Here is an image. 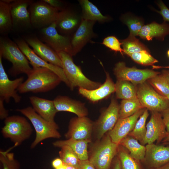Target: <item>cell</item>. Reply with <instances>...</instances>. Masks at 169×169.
<instances>
[{"mask_svg":"<svg viewBox=\"0 0 169 169\" xmlns=\"http://www.w3.org/2000/svg\"><path fill=\"white\" fill-rule=\"evenodd\" d=\"M33 69L27 79L18 88L19 93L47 92L54 89L62 81L57 75L48 69Z\"/></svg>","mask_w":169,"mask_h":169,"instance_id":"obj_1","label":"cell"},{"mask_svg":"<svg viewBox=\"0 0 169 169\" xmlns=\"http://www.w3.org/2000/svg\"><path fill=\"white\" fill-rule=\"evenodd\" d=\"M0 55L12 63L9 73L13 76L22 73L28 76L33 70L29 61L16 43L6 36L0 38Z\"/></svg>","mask_w":169,"mask_h":169,"instance_id":"obj_2","label":"cell"},{"mask_svg":"<svg viewBox=\"0 0 169 169\" xmlns=\"http://www.w3.org/2000/svg\"><path fill=\"white\" fill-rule=\"evenodd\" d=\"M57 53L61 60L62 69L71 90L76 87L93 90L102 85L100 82L92 81L87 78L80 68L74 63L72 56L64 52Z\"/></svg>","mask_w":169,"mask_h":169,"instance_id":"obj_3","label":"cell"},{"mask_svg":"<svg viewBox=\"0 0 169 169\" xmlns=\"http://www.w3.org/2000/svg\"><path fill=\"white\" fill-rule=\"evenodd\" d=\"M16 110L27 117L32 124L36 132V137L31 144L30 148L33 149L41 141L48 138H59L61 136L58 131V125L49 122L37 114L33 107L29 106Z\"/></svg>","mask_w":169,"mask_h":169,"instance_id":"obj_4","label":"cell"},{"mask_svg":"<svg viewBox=\"0 0 169 169\" xmlns=\"http://www.w3.org/2000/svg\"><path fill=\"white\" fill-rule=\"evenodd\" d=\"M118 146L112 141L108 134L104 135L93 146L88 160L96 169H110Z\"/></svg>","mask_w":169,"mask_h":169,"instance_id":"obj_5","label":"cell"},{"mask_svg":"<svg viewBox=\"0 0 169 169\" xmlns=\"http://www.w3.org/2000/svg\"><path fill=\"white\" fill-rule=\"evenodd\" d=\"M1 128L3 137L9 138L18 146L31 136L33 131L30 123L24 117L14 115L8 117Z\"/></svg>","mask_w":169,"mask_h":169,"instance_id":"obj_6","label":"cell"},{"mask_svg":"<svg viewBox=\"0 0 169 169\" xmlns=\"http://www.w3.org/2000/svg\"><path fill=\"white\" fill-rule=\"evenodd\" d=\"M136 88L137 97L144 108L161 113L169 107V100L159 94L146 81L136 85Z\"/></svg>","mask_w":169,"mask_h":169,"instance_id":"obj_7","label":"cell"},{"mask_svg":"<svg viewBox=\"0 0 169 169\" xmlns=\"http://www.w3.org/2000/svg\"><path fill=\"white\" fill-rule=\"evenodd\" d=\"M32 26L42 29L55 22L59 10L43 0L33 2L29 6Z\"/></svg>","mask_w":169,"mask_h":169,"instance_id":"obj_8","label":"cell"},{"mask_svg":"<svg viewBox=\"0 0 169 169\" xmlns=\"http://www.w3.org/2000/svg\"><path fill=\"white\" fill-rule=\"evenodd\" d=\"M113 71L117 80L127 81L136 85L161 73L152 69H140L135 67H128L123 62H119L116 63Z\"/></svg>","mask_w":169,"mask_h":169,"instance_id":"obj_9","label":"cell"},{"mask_svg":"<svg viewBox=\"0 0 169 169\" xmlns=\"http://www.w3.org/2000/svg\"><path fill=\"white\" fill-rule=\"evenodd\" d=\"M40 31L42 40L56 53L64 52L73 56L71 37L60 34L56 28L55 22Z\"/></svg>","mask_w":169,"mask_h":169,"instance_id":"obj_10","label":"cell"},{"mask_svg":"<svg viewBox=\"0 0 169 169\" xmlns=\"http://www.w3.org/2000/svg\"><path fill=\"white\" fill-rule=\"evenodd\" d=\"M119 105L114 97L108 107L101 113L98 120L94 123L97 138L100 140L114 127L119 119Z\"/></svg>","mask_w":169,"mask_h":169,"instance_id":"obj_11","label":"cell"},{"mask_svg":"<svg viewBox=\"0 0 169 169\" xmlns=\"http://www.w3.org/2000/svg\"><path fill=\"white\" fill-rule=\"evenodd\" d=\"M15 42L26 57L33 68L42 67L50 70L57 75L62 81L69 87V83L62 68L47 62L41 59L30 48L24 39H17Z\"/></svg>","mask_w":169,"mask_h":169,"instance_id":"obj_12","label":"cell"},{"mask_svg":"<svg viewBox=\"0 0 169 169\" xmlns=\"http://www.w3.org/2000/svg\"><path fill=\"white\" fill-rule=\"evenodd\" d=\"M33 2L31 0H14L9 4L13 29H27L32 26L28 7Z\"/></svg>","mask_w":169,"mask_h":169,"instance_id":"obj_13","label":"cell"},{"mask_svg":"<svg viewBox=\"0 0 169 169\" xmlns=\"http://www.w3.org/2000/svg\"><path fill=\"white\" fill-rule=\"evenodd\" d=\"M0 55V98L7 103L12 98L16 103L19 102L21 97L17 93L18 89L23 82V76L13 80H10L5 72Z\"/></svg>","mask_w":169,"mask_h":169,"instance_id":"obj_14","label":"cell"},{"mask_svg":"<svg viewBox=\"0 0 169 169\" xmlns=\"http://www.w3.org/2000/svg\"><path fill=\"white\" fill-rule=\"evenodd\" d=\"M96 22L83 19L71 37L72 56L79 52L85 45L97 35L93 30Z\"/></svg>","mask_w":169,"mask_h":169,"instance_id":"obj_15","label":"cell"},{"mask_svg":"<svg viewBox=\"0 0 169 169\" xmlns=\"http://www.w3.org/2000/svg\"><path fill=\"white\" fill-rule=\"evenodd\" d=\"M94 125V123L86 116L73 118L65 136L67 139L90 140Z\"/></svg>","mask_w":169,"mask_h":169,"instance_id":"obj_16","label":"cell"},{"mask_svg":"<svg viewBox=\"0 0 169 169\" xmlns=\"http://www.w3.org/2000/svg\"><path fill=\"white\" fill-rule=\"evenodd\" d=\"M150 119L146 125V131L141 144H151L163 140L167 133L161 113L151 112Z\"/></svg>","mask_w":169,"mask_h":169,"instance_id":"obj_17","label":"cell"},{"mask_svg":"<svg viewBox=\"0 0 169 169\" xmlns=\"http://www.w3.org/2000/svg\"><path fill=\"white\" fill-rule=\"evenodd\" d=\"M82 18L72 10L65 8L59 11L55 21L56 28L63 35L69 36L80 25Z\"/></svg>","mask_w":169,"mask_h":169,"instance_id":"obj_18","label":"cell"},{"mask_svg":"<svg viewBox=\"0 0 169 169\" xmlns=\"http://www.w3.org/2000/svg\"><path fill=\"white\" fill-rule=\"evenodd\" d=\"M145 109L139 110L129 117L119 119L114 128L108 133L114 143L119 145L121 140L133 130L137 121Z\"/></svg>","mask_w":169,"mask_h":169,"instance_id":"obj_19","label":"cell"},{"mask_svg":"<svg viewBox=\"0 0 169 169\" xmlns=\"http://www.w3.org/2000/svg\"><path fill=\"white\" fill-rule=\"evenodd\" d=\"M24 39L28 45L32 47L35 54L41 59L62 68V62L58 54L47 44L35 36H26Z\"/></svg>","mask_w":169,"mask_h":169,"instance_id":"obj_20","label":"cell"},{"mask_svg":"<svg viewBox=\"0 0 169 169\" xmlns=\"http://www.w3.org/2000/svg\"><path fill=\"white\" fill-rule=\"evenodd\" d=\"M144 161L151 168L169 163V146L154 144H147Z\"/></svg>","mask_w":169,"mask_h":169,"instance_id":"obj_21","label":"cell"},{"mask_svg":"<svg viewBox=\"0 0 169 169\" xmlns=\"http://www.w3.org/2000/svg\"><path fill=\"white\" fill-rule=\"evenodd\" d=\"M106 79L98 88L93 90L79 88V93L90 101L95 103L101 100L115 92V85L109 73L105 71Z\"/></svg>","mask_w":169,"mask_h":169,"instance_id":"obj_22","label":"cell"},{"mask_svg":"<svg viewBox=\"0 0 169 169\" xmlns=\"http://www.w3.org/2000/svg\"><path fill=\"white\" fill-rule=\"evenodd\" d=\"M53 101L57 112L72 113L78 117L86 116L88 115V110L84 103L68 96L59 95Z\"/></svg>","mask_w":169,"mask_h":169,"instance_id":"obj_23","label":"cell"},{"mask_svg":"<svg viewBox=\"0 0 169 169\" xmlns=\"http://www.w3.org/2000/svg\"><path fill=\"white\" fill-rule=\"evenodd\" d=\"M29 99L33 109L37 114L50 123L57 125L54 121V117L58 112L53 100L35 96H30Z\"/></svg>","mask_w":169,"mask_h":169,"instance_id":"obj_24","label":"cell"},{"mask_svg":"<svg viewBox=\"0 0 169 169\" xmlns=\"http://www.w3.org/2000/svg\"><path fill=\"white\" fill-rule=\"evenodd\" d=\"M169 35V24L166 23L159 24L153 22L143 25L138 36L141 38L148 41L155 38L163 40L166 35Z\"/></svg>","mask_w":169,"mask_h":169,"instance_id":"obj_25","label":"cell"},{"mask_svg":"<svg viewBox=\"0 0 169 169\" xmlns=\"http://www.w3.org/2000/svg\"><path fill=\"white\" fill-rule=\"evenodd\" d=\"M90 140H77L69 139L65 140H59L53 143V145L61 148L66 146L69 147L76 154L81 161L88 160V146Z\"/></svg>","mask_w":169,"mask_h":169,"instance_id":"obj_26","label":"cell"},{"mask_svg":"<svg viewBox=\"0 0 169 169\" xmlns=\"http://www.w3.org/2000/svg\"><path fill=\"white\" fill-rule=\"evenodd\" d=\"M82 9V18L101 23L108 21L109 17L103 15L97 7L88 0H79Z\"/></svg>","mask_w":169,"mask_h":169,"instance_id":"obj_27","label":"cell"},{"mask_svg":"<svg viewBox=\"0 0 169 169\" xmlns=\"http://www.w3.org/2000/svg\"><path fill=\"white\" fill-rule=\"evenodd\" d=\"M119 145L128 149L130 155L137 161H144L146 147L139 143L137 140L128 135L121 140Z\"/></svg>","mask_w":169,"mask_h":169,"instance_id":"obj_28","label":"cell"},{"mask_svg":"<svg viewBox=\"0 0 169 169\" xmlns=\"http://www.w3.org/2000/svg\"><path fill=\"white\" fill-rule=\"evenodd\" d=\"M115 85L116 99L129 100L137 97L136 85L131 82L117 80Z\"/></svg>","mask_w":169,"mask_h":169,"instance_id":"obj_29","label":"cell"},{"mask_svg":"<svg viewBox=\"0 0 169 169\" xmlns=\"http://www.w3.org/2000/svg\"><path fill=\"white\" fill-rule=\"evenodd\" d=\"M13 29V24L9 4L0 1V33L6 35Z\"/></svg>","mask_w":169,"mask_h":169,"instance_id":"obj_30","label":"cell"},{"mask_svg":"<svg viewBox=\"0 0 169 169\" xmlns=\"http://www.w3.org/2000/svg\"><path fill=\"white\" fill-rule=\"evenodd\" d=\"M145 108L137 97L129 100H122L119 105V118L130 116L139 110Z\"/></svg>","mask_w":169,"mask_h":169,"instance_id":"obj_31","label":"cell"},{"mask_svg":"<svg viewBox=\"0 0 169 169\" xmlns=\"http://www.w3.org/2000/svg\"><path fill=\"white\" fill-rule=\"evenodd\" d=\"M146 81L160 95L166 98L169 95V84L163 73L151 78Z\"/></svg>","mask_w":169,"mask_h":169,"instance_id":"obj_32","label":"cell"},{"mask_svg":"<svg viewBox=\"0 0 169 169\" xmlns=\"http://www.w3.org/2000/svg\"><path fill=\"white\" fill-rule=\"evenodd\" d=\"M149 115L148 110L145 109L142 114L137 121L133 130L128 136L139 141L141 144L145 137L146 131V122Z\"/></svg>","mask_w":169,"mask_h":169,"instance_id":"obj_33","label":"cell"},{"mask_svg":"<svg viewBox=\"0 0 169 169\" xmlns=\"http://www.w3.org/2000/svg\"><path fill=\"white\" fill-rule=\"evenodd\" d=\"M124 53L128 56L144 50H148L147 48L136 37L129 36L120 40Z\"/></svg>","mask_w":169,"mask_h":169,"instance_id":"obj_34","label":"cell"},{"mask_svg":"<svg viewBox=\"0 0 169 169\" xmlns=\"http://www.w3.org/2000/svg\"><path fill=\"white\" fill-rule=\"evenodd\" d=\"M59 154L64 164L78 168L81 161L72 149L68 146L61 147Z\"/></svg>","mask_w":169,"mask_h":169,"instance_id":"obj_35","label":"cell"},{"mask_svg":"<svg viewBox=\"0 0 169 169\" xmlns=\"http://www.w3.org/2000/svg\"><path fill=\"white\" fill-rule=\"evenodd\" d=\"M14 146L6 151L0 150V161L2 165L1 169H19V164L14 158V154L10 152L11 150L15 147Z\"/></svg>","mask_w":169,"mask_h":169,"instance_id":"obj_36","label":"cell"},{"mask_svg":"<svg viewBox=\"0 0 169 169\" xmlns=\"http://www.w3.org/2000/svg\"><path fill=\"white\" fill-rule=\"evenodd\" d=\"M117 152L122 169H141L137 161L124 150L118 147Z\"/></svg>","mask_w":169,"mask_h":169,"instance_id":"obj_37","label":"cell"},{"mask_svg":"<svg viewBox=\"0 0 169 169\" xmlns=\"http://www.w3.org/2000/svg\"><path fill=\"white\" fill-rule=\"evenodd\" d=\"M129 56L134 61L143 65L152 66L154 64L158 62L157 60L151 55L149 50L133 53Z\"/></svg>","mask_w":169,"mask_h":169,"instance_id":"obj_38","label":"cell"},{"mask_svg":"<svg viewBox=\"0 0 169 169\" xmlns=\"http://www.w3.org/2000/svg\"><path fill=\"white\" fill-rule=\"evenodd\" d=\"M123 22L128 27L130 32L129 36L131 37L138 36L139 32L143 26L141 21L136 18H124Z\"/></svg>","mask_w":169,"mask_h":169,"instance_id":"obj_39","label":"cell"},{"mask_svg":"<svg viewBox=\"0 0 169 169\" xmlns=\"http://www.w3.org/2000/svg\"><path fill=\"white\" fill-rule=\"evenodd\" d=\"M102 44L115 52H119L123 55L124 51L121 48V44L114 36H109L104 38Z\"/></svg>","mask_w":169,"mask_h":169,"instance_id":"obj_40","label":"cell"},{"mask_svg":"<svg viewBox=\"0 0 169 169\" xmlns=\"http://www.w3.org/2000/svg\"><path fill=\"white\" fill-rule=\"evenodd\" d=\"M158 5L160 8L158 12L162 16L164 21L169 22V9L161 1L159 2Z\"/></svg>","mask_w":169,"mask_h":169,"instance_id":"obj_41","label":"cell"},{"mask_svg":"<svg viewBox=\"0 0 169 169\" xmlns=\"http://www.w3.org/2000/svg\"><path fill=\"white\" fill-rule=\"evenodd\" d=\"M51 6L56 8L59 11L64 8L65 7L64 2L59 0H43Z\"/></svg>","mask_w":169,"mask_h":169,"instance_id":"obj_42","label":"cell"},{"mask_svg":"<svg viewBox=\"0 0 169 169\" xmlns=\"http://www.w3.org/2000/svg\"><path fill=\"white\" fill-rule=\"evenodd\" d=\"M167 132L169 133V107L161 112Z\"/></svg>","mask_w":169,"mask_h":169,"instance_id":"obj_43","label":"cell"},{"mask_svg":"<svg viewBox=\"0 0 169 169\" xmlns=\"http://www.w3.org/2000/svg\"><path fill=\"white\" fill-rule=\"evenodd\" d=\"M4 102L3 100L0 98V118L1 120L5 119L8 116V111L5 108Z\"/></svg>","mask_w":169,"mask_h":169,"instance_id":"obj_44","label":"cell"},{"mask_svg":"<svg viewBox=\"0 0 169 169\" xmlns=\"http://www.w3.org/2000/svg\"><path fill=\"white\" fill-rule=\"evenodd\" d=\"M78 169H96L89 160L81 161Z\"/></svg>","mask_w":169,"mask_h":169,"instance_id":"obj_45","label":"cell"},{"mask_svg":"<svg viewBox=\"0 0 169 169\" xmlns=\"http://www.w3.org/2000/svg\"><path fill=\"white\" fill-rule=\"evenodd\" d=\"M64 164L63 162L60 158H56L54 159L52 162L53 167L56 169Z\"/></svg>","mask_w":169,"mask_h":169,"instance_id":"obj_46","label":"cell"},{"mask_svg":"<svg viewBox=\"0 0 169 169\" xmlns=\"http://www.w3.org/2000/svg\"><path fill=\"white\" fill-rule=\"evenodd\" d=\"M114 169H122L120 161L118 158H117L115 161Z\"/></svg>","mask_w":169,"mask_h":169,"instance_id":"obj_47","label":"cell"},{"mask_svg":"<svg viewBox=\"0 0 169 169\" xmlns=\"http://www.w3.org/2000/svg\"><path fill=\"white\" fill-rule=\"evenodd\" d=\"M151 169H169V163L157 167L151 168Z\"/></svg>","mask_w":169,"mask_h":169,"instance_id":"obj_48","label":"cell"},{"mask_svg":"<svg viewBox=\"0 0 169 169\" xmlns=\"http://www.w3.org/2000/svg\"><path fill=\"white\" fill-rule=\"evenodd\" d=\"M162 73L164 74L169 84V70H163L162 71ZM167 98L169 100V95Z\"/></svg>","mask_w":169,"mask_h":169,"instance_id":"obj_49","label":"cell"},{"mask_svg":"<svg viewBox=\"0 0 169 169\" xmlns=\"http://www.w3.org/2000/svg\"><path fill=\"white\" fill-rule=\"evenodd\" d=\"M162 142L165 144H169V133H167L165 137L162 140Z\"/></svg>","mask_w":169,"mask_h":169,"instance_id":"obj_50","label":"cell"},{"mask_svg":"<svg viewBox=\"0 0 169 169\" xmlns=\"http://www.w3.org/2000/svg\"><path fill=\"white\" fill-rule=\"evenodd\" d=\"M66 169H78L77 168L69 166H66Z\"/></svg>","mask_w":169,"mask_h":169,"instance_id":"obj_51","label":"cell"},{"mask_svg":"<svg viewBox=\"0 0 169 169\" xmlns=\"http://www.w3.org/2000/svg\"><path fill=\"white\" fill-rule=\"evenodd\" d=\"M66 165L63 164L61 166L55 169H66Z\"/></svg>","mask_w":169,"mask_h":169,"instance_id":"obj_52","label":"cell"},{"mask_svg":"<svg viewBox=\"0 0 169 169\" xmlns=\"http://www.w3.org/2000/svg\"><path fill=\"white\" fill-rule=\"evenodd\" d=\"M167 54L168 57H169V49L168 50L167 52Z\"/></svg>","mask_w":169,"mask_h":169,"instance_id":"obj_53","label":"cell"}]
</instances>
